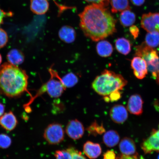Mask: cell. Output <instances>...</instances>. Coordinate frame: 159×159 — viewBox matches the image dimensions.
<instances>
[{
	"label": "cell",
	"instance_id": "obj_1",
	"mask_svg": "<svg viewBox=\"0 0 159 159\" xmlns=\"http://www.w3.org/2000/svg\"><path fill=\"white\" fill-rule=\"evenodd\" d=\"M79 16L80 28L93 41L102 40L116 32V20L103 6H87Z\"/></svg>",
	"mask_w": 159,
	"mask_h": 159
},
{
	"label": "cell",
	"instance_id": "obj_2",
	"mask_svg": "<svg viewBox=\"0 0 159 159\" xmlns=\"http://www.w3.org/2000/svg\"><path fill=\"white\" fill-rule=\"evenodd\" d=\"M28 78L25 70L18 66L5 63L0 67V91L6 96L13 98L27 90Z\"/></svg>",
	"mask_w": 159,
	"mask_h": 159
},
{
	"label": "cell",
	"instance_id": "obj_3",
	"mask_svg": "<svg viewBox=\"0 0 159 159\" xmlns=\"http://www.w3.org/2000/svg\"><path fill=\"white\" fill-rule=\"evenodd\" d=\"M127 83L122 75L106 69L95 78L92 87L97 94L106 97L115 91L122 90Z\"/></svg>",
	"mask_w": 159,
	"mask_h": 159
},
{
	"label": "cell",
	"instance_id": "obj_4",
	"mask_svg": "<svg viewBox=\"0 0 159 159\" xmlns=\"http://www.w3.org/2000/svg\"><path fill=\"white\" fill-rule=\"evenodd\" d=\"M49 71L51 75L50 79L41 86L35 96L32 98L29 102L26 105V107L29 106L37 97L43 93H47L52 98H58L66 89L63 84L61 78L59 76L58 73L51 68L49 69Z\"/></svg>",
	"mask_w": 159,
	"mask_h": 159
},
{
	"label": "cell",
	"instance_id": "obj_5",
	"mask_svg": "<svg viewBox=\"0 0 159 159\" xmlns=\"http://www.w3.org/2000/svg\"><path fill=\"white\" fill-rule=\"evenodd\" d=\"M135 52L137 56L142 57L146 61L148 70L156 79L159 71V57L157 51L144 43L136 47Z\"/></svg>",
	"mask_w": 159,
	"mask_h": 159
},
{
	"label": "cell",
	"instance_id": "obj_6",
	"mask_svg": "<svg viewBox=\"0 0 159 159\" xmlns=\"http://www.w3.org/2000/svg\"><path fill=\"white\" fill-rule=\"evenodd\" d=\"M43 137L51 144H57L64 139V131L63 127L57 123L50 124L45 129Z\"/></svg>",
	"mask_w": 159,
	"mask_h": 159
},
{
	"label": "cell",
	"instance_id": "obj_7",
	"mask_svg": "<svg viewBox=\"0 0 159 159\" xmlns=\"http://www.w3.org/2000/svg\"><path fill=\"white\" fill-rule=\"evenodd\" d=\"M141 148L145 154L159 152V124L158 128L153 129L150 136L143 142Z\"/></svg>",
	"mask_w": 159,
	"mask_h": 159
},
{
	"label": "cell",
	"instance_id": "obj_8",
	"mask_svg": "<svg viewBox=\"0 0 159 159\" xmlns=\"http://www.w3.org/2000/svg\"><path fill=\"white\" fill-rule=\"evenodd\" d=\"M141 25L148 32L157 31L159 33V12L144 14L141 19Z\"/></svg>",
	"mask_w": 159,
	"mask_h": 159
},
{
	"label": "cell",
	"instance_id": "obj_9",
	"mask_svg": "<svg viewBox=\"0 0 159 159\" xmlns=\"http://www.w3.org/2000/svg\"><path fill=\"white\" fill-rule=\"evenodd\" d=\"M66 132L70 138L77 140L82 138L84 134V128L82 123L77 119H75L69 122Z\"/></svg>",
	"mask_w": 159,
	"mask_h": 159
},
{
	"label": "cell",
	"instance_id": "obj_10",
	"mask_svg": "<svg viewBox=\"0 0 159 159\" xmlns=\"http://www.w3.org/2000/svg\"><path fill=\"white\" fill-rule=\"evenodd\" d=\"M131 67L135 76L139 79H143L148 73V66L146 61L142 57H134L131 61Z\"/></svg>",
	"mask_w": 159,
	"mask_h": 159
},
{
	"label": "cell",
	"instance_id": "obj_11",
	"mask_svg": "<svg viewBox=\"0 0 159 159\" xmlns=\"http://www.w3.org/2000/svg\"><path fill=\"white\" fill-rule=\"evenodd\" d=\"M109 114L113 122L117 124H123L128 116L126 109L122 105H115L111 108Z\"/></svg>",
	"mask_w": 159,
	"mask_h": 159
},
{
	"label": "cell",
	"instance_id": "obj_12",
	"mask_svg": "<svg viewBox=\"0 0 159 159\" xmlns=\"http://www.w3.org/2000/svg\"><path fill=\"white\" fill-rule=\"evenodd\" d=\"M143 103L140 95H133L129 99L127 109L131 114L139 116L142 115L143 112Z\"/></svg>",
	"mask_w": 159,
	"mask_h": 159
},
{
	"label": "cell",
	"instance_id": "obj_13",
	"mask_svg": "<svg viewBox=\"0 0 159 159\" xmlns=\"http://www.w3.org/2000/svg\"><path fill=\"white\" fill-rule=\"evenodd\" d=\"M17 124L16 117L12 111L6 113L0 117V126L6 130H13Z\"/></svg>",
	"mask_w": 159,
	"mask_h": 159
},
{
	"label": "cell",
	"instance_id": "obj_14",
	"mask_svg": "<svg viewBox=\"0 0 159 159\" xmlns=\"http://www.w3.org/2000/svg\"><path fill=\"white\" fill-rule=\"evenodd\" d=\"M83 152L89 158L94 159L100 156L102 149L99 144L87 141L83 146Z\"/></svg>",
	"mask_w": 159,
	"mask_h": 159
},
{
	"label": "cell",
	"instance_id": "obj_15",
	"mask_svg": "<svg viewBox=\"0 0 159 159\" xmlns=\"http://www.w3.org/2000/svg\"><path fill=\"white\" fill-rule=\"evenodd\" d=\"M119 148L122 154L132 156L137 153L136 144L134 141L130 138L122 139L119 144Z\"/></svg>",
	"mask_w": 159,
	"mask_h": 159
},
{
	"label": "cell",
	"instance_id": "obj_16",
	"mask_svg": "<svg viewBox=\"0 0 159 159\" xmlns=\"http://www.w3.org/2000/svg\"><path fill=\"white\" fill-rule=\"evenodd\" d=\"M30 6L31 11L37 15L45 14L49 8V4L47 0H31Z\"/></svg>",
	"mask_w": 159,
	"mask_h": 159
},
{
	"label": "cell",
	"instance_id": "obj_17",
	"mask_svg": "<svg viewBox=\"0 0 159 159\" xmlns=\"http://www.w3.org/2000/svg\"><path fill=\"white\" fill-rule=\"evenodd\" d=\"M59 36L60 39L62 41L67 43H71L75 40L76 33L72 27L65 25L60 29Z\"/></svg>",
	"mask_w": 159,
	"mask_h": 159
},
{
	"label": "cell",
	"instance_id": "obj_18",
	"mask_svg": "<svg viewBox=\"0 0 159 159\" xmlns=\"http://www.w3.org/2000/svg\"><path fill=\"white\" fill-rule=\"evenodd\" d=\"M120 136L116 131L110 130L105 133L103 137L104 143L109 148H112L118 144Z\"/></svg>",
	"mask_w": 159,
	"mask_h": 159
},
{
	"label": "cell",
	"instance_id": "obj_19",
	"mask_svg": "<svg viewBox=\"0 0 159 159\" xmlns=\"http://www.w3.org/2000/svg\"><path fill=\"white\" fill-rule=\"evenodd\" d=\"M96 50L98 54L103 57L111 56L113 51L112 46L111 43L107 41L102 40L97 43Z\"/></svg>",
	"mask_w": 159,
	"mask_h": 159
},
{
	"label": "cell",
	"instance_id": "obj_20",
	"mask_svg": "<svg viewBox=\"0 0 159 159\" xmlns=\"http://www.w3.org/2000/svg\"><path fill=\"white\" fill-rule=\"evenodd\" d=\"M135 14L130 9L125 10L121 12L119 17L121 24L125 27H130L136 21Z\"/></svg>",
	"mask_w": 159,
	"mask_h": 159
},
{
	"label": "cell",
	"instance_id": "obj_21",
	"mask_svg": "<svg viewBox=\"0 0 159 159\" xmlns=\"http://www.w3.org/2000/svg\"><path fill=\"white\" fill-rule=\"evenodd\" d=\"M7 58L10 64L16 66L23 63L25 59L22 52L17 49H13L10 51L8 53Z\"/></svg>",
	"mask_w": 159,
	"mask_h": 159
},
{
	"label": "cell",
	"instance_id": "obj_22",
	"mask_svg": "<svg viewBox=\"0 0 159 159\" xmlns=\"http://www.w3.org/2000/svg\"><path fill=\"white\" fill-rule=\"evenodd\" d=\"M115 47L119 53L125 55H128L131 51L130 42L125 38H120L116 40Z\"/></svg>",
	"mask_w": 159,
	"mask_h": 159
},
{
	"label": "cell",
	"instance_id": "obj_23",
	"mask_svg": "<svg viewBox=\"0 0 159 159\" xmlns=\"http://www.w3.org/2000/svg\"><path fill=\"white\" fill-rule=\"evenodd\" d=\"M110 3L113 13L130 9L129 0H110Z\"/></svg>",
	"mask_w": 159,
	"mask_h": 159
},
{
	"label": "cell",
	"instance_id": "obj_24",
	"mask_svg": "<svg viewBox=\"0 0 159 159\" xmlns=\"http://www.w3.org/2000/svg\"><path fill=\"white\" fill-rule=\"evenodd\" d=\"M145 43L151 48H155L159 45V33L157 31L148 32L145 38Z\"/></svg>",
	"mask_w": 159,
	"mask_h": 159
},
{
	"label": "cell",
	"instance_id": "obj_25",
	"mask_svg": "<svg viewBox=\"0 0 159 159\" xmlns=\"http://www.w3.org/2000/svg\"><path fill=\"white\" fill-rule=\"evenodd\" d=\"M61 81L65 87L70 88L74 86L78 81V77L74 73H69L61 78Z\"/></svg>",
	"mask_w": 159,
	"mask_h": 159
},
{
	"label": "cell",
	"instance_id": "obj_26",
	"mask_svg": "<svg viewBox=\"0 0 159 159\" xmlns=\"http://www.w3.org/2000/svg\"><path fill=\"white\" fill-rule=\"evenodd\" d=\"M89 134L97 136L98 134H101L105 132V129L102 125H99L96 122L92 123L87 129Z\"/></svg>",
	"mask_w": 159,
	"mask_h": 159
},
{
	"label": "cell",
	"instance_id": "obj_27",
	"mask_svg": "<svg viewBox=\"0 0 159 159\" xmlns=\"http://www.w3.org/2000/svg\"><path fill=\"white\" fill-rule=\"evenodd\" d=\"M55 156L56 159H72V154L70 148L66 150H57L55 152Z\"/></svg>",
	"mask_w": 159,
	"mask_h": 159
},
{
	"label": "cell",
	"instance_id": "obj_28",
	"mask_svg": "<svg viewBox=\"0 0 159 159\" xmlns=\"http://www.w3.org/2000/svg\"><path fill=\"white\" fill-rule=\"evenodd\" d=\"M11 144V139L9 136L5 134H0V148H7Z\"/></svg>",
	"mask_w": 159,
	"mask_h": 159
},
{
	"label": "cell",
	"instance_id": "obj_29",
	"mask_svg": "<svg viewBox=\"0 0 159 159\" xmlns=\"http://www.w3.org/2000/svg\"><path fill=\"white\" fill-rule=\"evenodd\" d=\"M121 93L119 91H115L111 93L108 96L104 97V99L106 102L111 101L114 102L119 100L121 98Z\"/></svg>",
	"mask_w": 159,
	"mask_h": 159
},
{
	"label": "cell",
	"instance_id": "obj_30",
	"mask_svg": "<svg viewBox=\"0 0 159 159\" xmlns=\"http://www.w3.org/2000/svg\"><path fill=\"white\" fill-rule=\"evenodd\" d=\"M8 36L6 32L0 28V48L5 47L8 41Z\"/></svg>",
	"mask_w": 159,
	"mask_h": 159
},
{
	"label": "cell",
	"instance_id": "obj_31",
	"mask_svg": "<svg viewBox=\"0 0 159 159\" xmlns=\"http://www.w3.org/2000/svg\"><path fill=\"white\" fill-rule=\"evenodd\" d=\"M91 4H96L106 7L108 5L110 0H84Z\"/></svg>",
	"mask_w": 159,
	"mask_h": 159
},
{
	"label": "cell",
	"instance_id": "obj_32",
	"mask_svg": "<svg viewBox=\"0 0 159 159\" xmlns=\"http://www.w3.org/2000/svg\"><path fill=\"white\" fill-rule=\"evenodd\" d=\"M69 148L72 154V159H86L81 152H79L73 148Z\"/></svg>",
	"mask_w": 159,
	"mask_h": 159
},
{
	"label": "cell",
	"instance_id": "obj_33",
	"mask_svg": "<svg viewBox=\"0 0 159 159\" xmlns=\"http://www.w3.org/2000/svg\"><path fill=\"white\" fill-rule=\"evenodd\" d=\"M116 159H144L143 157L136 153L132 156H126L124 154L119 155Z\"/></svg>",
	"mask_w": 159,
	"mask_h": 159
},
{
	"label": "cell",
	"instance_id": "obj_34",
	"mask_svg": "<svg viewBox=\"0 0 159 159\" xmlns=\"http://www.w3.org/2000/svg\"><path fill=\"white\" fill-rule=\"evenodd\" d=\"M104 159H116V156L114 151H107L104 154Z\"/></svg>",
	"mask_w": 159,
	"mask_h": 159
},
{
	"label": "cell",
	"instance_id": "obj_35",
	"mask_svg": "<svg viewBox=\"0 0 159 159\" xmlns=\"http://www.w3.org/2000/svg\"><path fill=\"white\" fill-rule=\"evenodd\" d=\"M129 31H130L131 34L134 37V39H136L138 37L139 34V30L138 28L136 26H131Z\"/></svg>",
	"mask_w": 159,
	"mask_h": 159
},
{
	"label": "cell",
	"instance_id": "obj_36",
	"mask_svg": "<svg viewBox=\"0 0 159 159\" xmlns=\"http://www.w3.org/2000/svg\"><path fill=\"white\" fill-rule=\"evenodd\" d=\"M12 15V13L11 12H6L3 10L0 9V25L2 23L3 19L5 17L7 16H11Z\"/></svg>",
	"mask_w": 159,
	"mask_h": 159
},
{
	"label": "cell",
	"instance_id": "obj_37",
	"mask_svg": "<svg viewBox=\"0 0 159 159\" xmlns=\"http://www.w3.org/2000/svg\"><path fill=\"white\" fill-rule=\"evenodd\" d=\"M134 5L140 7L145 2V0H130Z\"/></svg>",
	"mask_w": 159,
	"mask_h": 159
},
{
	"label": "cell",
	"instance_id": "obj_38",
	"mask_svg": "<svg viewBox=\"0 0 159 159\" xmlns=\"http://www.w3.org/2000/svg\"><path fill=\"white\" fill-rule=\"evenodd\" d=\"M5 107L3 104L0 103V117L2 116L3 114L5 111Z\"/></svg>",
	"mask_w": 159,
	"mask_h": 159
},
{
	"label": "cell",
	"instance_id": "obj_39",
	"mask_svg": "<svg viewBox=\"0 0 159 159\" xmlns=\"http://www.w3.org/2000/svg\"><path fill=\"white\" fill-rule=\"evenodd\" d=\"M156 79V80L157 83L159 85V71L157 74Z\"/></svg>",
	"mask_w": 159,
	"mask_h": 159
},
{
	"label": "cell",
	"instance_id": "obj_40",
	"mask_svg": "<svg viewBox=\"0 0 159 159\" xmlns=\"http://www.w3.org/2000/svg\"><path fill=\"white\" fill-rule=\"evenodd\" d=\"M2 61V57L1 54H0V65L1 64Z\"/></svg>",
	"mask_w": 159,
	"mask_h": 159
},
{
	"label": "cell",
	"instance_id": "obj_41",
	"mask_svg": "<svg viewBox=\"0 0 159 159\" xmlns=\"http://www.w3.org/2000/svg\"><path fill=\"white\" fill-rule=\"evenodd\" d=\"M157 159H159V155H158Z\"/></svg>",
	"mask_w": 159,
	"mask_h": 159
}]
</instances>
